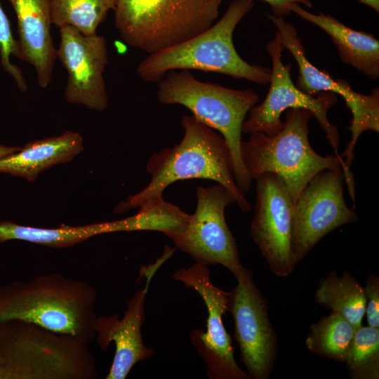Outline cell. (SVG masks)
<instances>
[{"label": "cell", "instance_id": "d6986e66", "mask_svg": "<svg viewBox=\"0 0 379 379\" xmlns=\"http://www.w3.org/2000/svg\"><path fill=\"white\" fill-rule=\"evenodd\" d=\"M84 149L79 133L62 134L27 143L18 152L0 159V173L32 182L51 166L70 161Z\"/></svg>", "mask_w": 379, "mask_h": 379}, {"label": "cell", "instance_id": "9a60e30c", "mask_svg": "<svg viewBox=\"0 0 379 379\" xmlns=\"http://www.w3.org/2000/svg\"><path fill=\"white\" fill-rule=\"evenodd\" d=\"M57 58L67 72L66 100L95 111L108 105L104 72L108 62L106 39L98 34L86 36L71 26L60 28Z\"/></svg>", "mask_w": 379, "mask_h": 379}, {"label": "cell", "instance_id": "ffe728a7", "mask_svg": "<svg viewBox=\"0 0 379 379\" xmlns=\"http://www.w3.org/2000/svg\"><path fill=\"white\" fill-rule=\"evenodd\" d=\"M120 220L82 226L62 225L56 228L24 226L10 221L0 222V242L22 240L53 248H65L105 233L121 232Z\"/></svg>", "mask_w": 379, "mask_h": 379}, {"label": "cell", "instance_id": "e0dca14e", "mask_svg": "<svg viewBox=\"0 0 379 379\" xmlns=\"http://www.w3.org/2000/svg\"><path fill=\"white\" fill-rule=\"evenodd\" d=\"M18 19L19 59L32 65L42 88L51 83L57 50L51 34L50 0H8Z\"/></svg>", "mask_w": 379, "mask_h": 379}, {"label": "cell", "instance_id": "44dd1931", "mask_svg": "<svg viewBox=\"0 0 379 379\" xmlns=\"http://www.w3.org/2000/svg\"><path fill=\"white\" fill-rule=\"evenodd\" d=\"M314 300L345 317L356 330L362 326L366 305L364 288L348 272L338 277L333 270L321 279Z\"/></svg>", "mask_w": 379, "mask_h": 379}, {"label": "cell", "instance_id": "484cf974", "mask_svg": "<svg viewBox=\"0 0 379 379\" xmlns=\"http://www.w3.org/2000/svg\"><path fill=\"white\" fill-rule=\"evenodd\" d=\"M366 298L365 314L368 326L379 328V279L370 274L364 287Z\"/></svg>", "mask_w": 379, "mask_h": 379}, {"label": "cell", "instance_id": "7c38bea8", "mask_svg": "<svg viewBox=\"0 0 379 379\" xmlns=\"http://www.w3.org/2000/svg\"><path fill=\"white\" fill-rule=\"evenodd\" d=\"M267 16L277 27L275 34L284 48L291 53L298 64L299 72L295 86L311 95L322 92L337 93L344 98L350 109L352 119L349 129L352 138L341 155L345 157V164L350 168L354 158V149L361 133L368 130L379 132V88H375L370 95H364L354 91L345 80H334L326 71L319 69L307 60L293 25L285 21L282 16Z\"/></svg>", "mask_w": 379, "mask_h": 379}, {"label": "cell", "instance_id": "ac0fdd59", "mask_svg": "<svg viewBox=\"0 0 379 379\" xmlns=\"http://www.w3.org/2000/svg\"><path fill=\"white\" fill-rule=\"evenodd\" d=\"M288 10L323 29L332 39L341 60L369 79L379 77V41L371 34L351 29L331 15L312 13L299 4Z\"/></svg>", "mask_w": 379, "mask_h": 379}, {"label": "cell", "instance_id": "277c9868", "mask_svg": "<svg viewBox=\"0 0 379 379\" xmlns=\"http://www.w3.org/2000/svg\"><path fill=\"white\" fill-rule=\"evenodd\" d=\"M312 113L304 108H290L285 114L284 127L270 135L262 132L250 133L241 141V154L251 179L273 173L284 180L293 204L307 183L319 172L341 166L350 196L355 202L354 180L343 157L318 154L308 140V122Z\"/></svg>", "mask_w": 379, "mask_h": 379}, {"label": "cell", "instance_id": "ba28073f", "mask_svg": "<svg viewBox=\"0 0 379 379\" xmlns=\"http://www.w3.org/2000/svg\"><path fill=\"white\" fill-rule=\"evenodd\" d=\"M284 46L277 34L267 45V51L272 60L270 88L264 101L253 106L248 118L244 121L242 133L262 132L273 135L281 131L284 122L281 115L290 108H304L310 110L316 118L333 149L335 155L343 157L338 152L340 139L338 129L327 117L328 109L337 102L335 93L322 92L317 97L300 91L291 77V64L284 65L281 53Z\"/></svg>", "mask_w": 379, "mask_h": 379}, {"label": "cell", "instance_id": "f1b7e54d", "mask_svg": "<svg viewBox=\"0 0 379 379\" xmlns=\"http://www.w3.org/2000/svg\"><path fill=\"white\" fill-rule=\"evenodd\" d=\"M358 1L371 7L376 12H379V0H358Z\"/></svg>", "mask_w": 379, "mask_h": 379}, {"label": "cell", "instance_id": "3957f363", "mask_svg": "<svg viewBox=\"0 0 379 379\" xmlns=\"http://www.w3.org/2000/svg\"><path fill=\"white\" fill-rule=\"evenodd\" d=\"M82 339L17 319L0 320V379H95Z\"/></svg>", "mask_w": 379, "mask_h": 379}, {"label": "cell", "instance_id": "603a6c76", "mask_svg": "<svg viewBox=\"0 0 379 379\" xmlns=\"http://www.w3.org/2000/svg\"><path fill=\"white\" fill-rule=\"evenodd\" d=\"M117 0H50L51 23L71 26L86 36L97 34L98 25Z\"/></svg>", "mask_w": 379, "mask_h": 379}, {"label": "cell", "instance_id": "cb8c5ba5", "mask_svg": "<svg viewBox=\"0 0 379 379\" xmlns=\"http://www.w3.org/2000/svg\"><path fill=\"white\" fill-rule=\"evenodd\" d=\"M344 362L354 379H378L379 328L361 326L357 328Z\"/></svg>", "mask_w": 379, "mask_h": 379}, {"label": "cell", "instance_id": "7402d4cb", "mask_svg": "<svg viewBox=\"0 0 379 379\" xmlns=\"http://www.w3.org/2000/svg\"><path fill=\"white\" fill-rule=\"evenodd\" d=\"M356 329L335 312L311 324L306 338L307 348L313 354L338 361H345Z\"/></svg>", "mask_w": 379, "mask_h": 379}, {"label": "cell", "instance_id": "7a4b0ae2", "mask_svg": "<svg viewBox=\"0 0 379 379\" xmlns=\"http://www.w3.org/2000/svg\"><path fill=\"white\" fill-rule=\"evenodd\" d=\"M97 291L87 282L51 273L0 286V320L17 319L52 332L95 339Z\"/></svg>", "mask_w": 379, "mask_h": 379}, {"label": "cell", "instance_id": "6da1fadb", "mask_svg": "<svg viewBox=\"0 0 379 379\" xmlns=\"http://www.w3.org/2000/svg\"><path fill=\"white\" fill-rule=\"evenodd\" d=\"M181 125L184 136L179 144L153 154L146 166L149 183L138 193L131 195L114 209L117 214L140 207L148 199L162 195L173 182L188 179L214 180L225 187L244 212L251 204L237 186L230 148L220 133L193 115H184Z\"/></svg>", "mask_w": 379, "mask_h": 379}, {"label": "cell", "instance_id": "4316f807", "mask_svg": "<svg viewBox=\"0 0 379 379\" xmlns=\"http://www.w3.org/2000/svg\"><path fill=\"white\" fill-rule=\"evenodd\" d=\"M270 5L273 15L277 16H284L288 15L291 11L288 6L293 3L302 4L307 7L311 8L312 4L308 0H262Z\"/></svg>", "mask_w": 379, "mask_h": 379}, {"label": "cell", "instance_id": "f546056e", "mask_svg": "<svg viewBox=\"0 0 379 379\" xmlns=\"http://www.w3.org/2000/svg\"><path fill=\"white\" fill-rule=\"evenodd\" d=\"M308 1H310V0H308Z\"/></svg>", "mask_w": 379, "mask_h": 379}, {"label": "cell", "instance_id": "5b68a950", "mask_svg": "<svg viewBox=\"0 0 379 379\" xmlns=\"http://www.w3.org/2000/svg\"><path fill=\"white\" fill-rule=\"evenodd\" d=\"M253 0H234L223 16L201 33L182 43L148 55L137 72L147 82H159L171 70H200L226 74L259 84H267L271 68L251 65L238 54L234 31L253 7Z\"/></svg>", "mask_w": 379, "mask_h": 379}, {"label": "cell", "instance_id": "9c48e42d", "mask_svg": "<svg viewBox=\"0 0 379 379\" xmlns=\"http://www.w3.org/2000/svg\"><path fill=\"white\" fill-rule=\"evenodd\" d=\"M197 199L196 210L185 230L170 239L196 262L206 266L221 265L236 277L244 266L225 217L226 207L236 203L234 195L218 183L198 187Z\"/></svg>", "mask_w": 379, "mask_h": 379}, {"label": "cell", "instance_id": "d4e9b609", "mask_svg": "<svg viewBox=\"0 0 379 379\" xmlns=\"http://www.w3.org/2000/svg\"><path fill=\"white\" fill-rule=\"evenodd\" d=\"M20 58L18 41L12 34L9 20L0 5V57L4 70L11 74L22 92L27 90V84L21 69L11 62V56Z\"/></svg>", "mask_w": 379, "mask_h": 379}, {"label": "cell", "instance_id": "52a82bcc", "mask_svg": "<svg viewBox=\"0 0 379 379\" xmlns=\"http://www.w3.org/2000/svg\"><path fill=\"white\" fill-rule=\"evenodd\" d=\"M222 0H117L115 27L148 54L182 43L214 24Z\"/></svg>", "mask_w": 379, "mask_h": 379}, {"label": "cell", "instance_id": "8992f818", "mask_svg": "<svg viewBox=\"0 0 379 379\" xmlns=\"http://www.w3.org/2000/svg\"><path fill=\"white\" fill-rule=\"evenodd\" d=\"M157 97L163 105H180L199 121L218 131L230 148L236 183L244 194L251 183L241 154V128L258 95L251 89L236 90L204 82L190 70H171L159 81Z\"/></svg>", "mask_w": 379, "mask_h": 379}, {"label": "cell", "instance_id": "30bf717a", "mask_svg": "<svg viewBox=\"0 0 379 379\" xmlns=\"http://www.w3.org/2000/svg\"><path fill=\"white\" fill-rule=\"evenodd\" d=\"M341 166L318 173L300 193L293 208L292 255L301 261L326 234L358 220L346 205Z\"/></svg>", "mask_w": 379, "mask_h": 379}, {"label": "cell", "instance_id": "83f0119b", "mask_svg": "<svg viewBox=\"0 0 379 379\" xmlns=\"http://www.w3.org/2000/svg\"><path fill=\"white\" fill-rule=\"evenodd\" d=\"M21 148L19 147H9L0 144V159L18 152Z\"/></svg>", "mask_w": 379, "mask_h": 379}, {"label": "cell", "instance_id": "8fae6325", "mask_svg": "<svg viewBox=\"0 0 379 379\" xmlns=\"http://www.w3.org/2000/svg\"><path fill=\"white\" fill-rule=\"evenodd\" d=\"M172 277L186 288L194 289L206 307V330L192 331L190 340L206 364L208 377L249 379L235 361L231 337L222 322V316L229 310L230 293L215 286L211 281L208 267L197 262L188 268L177 270Z\"/></svg>", "mask_w": 379, "mask_h": 379}, {"label": "cell", "instance_id": "4fadbf2b", "mask_svg": "<svg viewBox=\"0 0 379 379\" xmlns=\"http://www.w3.org/2000/svg\"><path fill=\"white\" fill-rule=\"evenodd\" d=\"M230 291L229 310L234 322V338L240 359L250 378L267 379L277 353L276 334L270 324L266 300L257 288L250 269L243 267Z\"/></svg>", "mask_w": 379, "mask_h": 379}, {"label": "cell", "instance_id": "2e32d148", "mask_svg": "<svg viewBox=\"0 0 379 379\" xmlns=\"http://www.w3.org/2000/svg\"><path fill=\"white\" fill-rule=\"evenodd\" d=\"M137 291L126 302L121 319L118 313L97 317L93 328L98 345L106 350L111 343L115 344L113 361L106 379H124L139 361L149 359L153 350L144 343L141 328L145 321V304L148 285Z\"/></svg>", "mask_w": 379, "mask_h": 379}, {"label": "cell", "instance_id": "5bb4252c", "mask_svg": "<svg viewBox=\"0 0 379 379\" xmlns=\"http://www.w3.org/2000/svg\"><path fill=\"white\" fill-rule=\"evenodd\" d=\"M256 204L251 236L271 271L279 277L294 270L292 228L294 204L282 178L265 173L256 179Z\"/></svg>", "mask_w": 379, "mask_h": 379}]
</instances>
